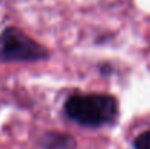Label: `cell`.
Returning <instances> with one entry per match:
<instances>
[{"label": "cell", "instance_id": "1", "mask_svg": "<svg viewBox=\"0 0 150 149\" xmlns=\"http://www.w3.org/2000/svg\"><path fill=\"white\" fill-rule=\"evenodd\" d=\"M67 117L82 126L99 127L115 120L118 113L117 99L103 94H76L64 104Z\"/></svg>", "mask_w": 150, "mask_h": 149}, {"label": "cell", "instance_id": "2", "mask_svg": "<svg viewBox=\"0 0 150 149\" xmlns=\"http://www.w3.org/2000/svg\"><path fill=\"white\" fill-rule=\"evenodd\" d=\"M48 57L41 44L16 28H7L0 34V61H38Z\"/></svg>", "mask_w": 150, "mask_h": 149}, {"label": "cell", "instance_id": "3", "mask_svg": "<svg viewBox=\"0 0 150 149\" xmlns=\"http://www.w3.org/2000/svg\"><path fill=\"white\" fill-rule=\"evenodd\" d=\"M74 140L69 135L61 133H48L44 138L45 149H74Z\"/></svg>", "mask_w": 150, "mask_h": 149}, {"label": "cell", "instance_id": "4", "mask_svg": "<svg viewBox=\"0 0 150 149\" xmlns=\"http://www.w3.org/2000/svg\"><path fill=\"white\" fill-rule=\"evenodd\" d=\"M134 149H150V130L143 132L134 140Z\"/></svg>", "mask_w": 150, "mask_h": 149}]
</instances>
